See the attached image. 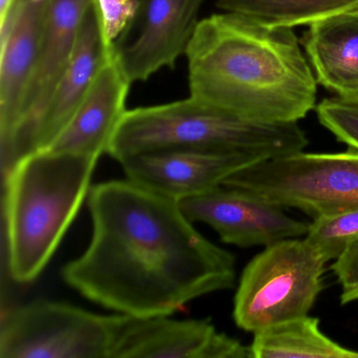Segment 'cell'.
I'll list each match as a JSON object with an SVG mask.
<instances>
[{
    "label": "cell",
    "mask_w": 358,
    "mask_h": 358,
    "mask_svg": "<svg viewBox=\"0 0 358 358\" xmlns=\"http://www.w3.org/2000/svg\"><path fill=\"white\" fill-rule=\"evenodd\" d=\"M87 204L91 242L62 278L93 303L156 317L234 288V255L203 236L179 201L125 179L92 186Z\"/></svg>",
    "instance_id": "1"
},
{
    "label": "cell",
    "mask_w": 358,
    "mask_h": 358,
    "mask_svg": "<svg viewBox=\"0 0 358 358\" xmlns=\"http://www.w3.org/2000/svg\"><path fill=\"white\" fill-rule=\"evenodd\" d=\"M186 57L190 96L238 118L299 122L315 108L317 80L292 29L213 14Z\"/></svg>",
    "instance_id": "2"
},
{
    "label": "cell",
    "mask_w": 358,
    "mask_h": 358,
    "mask_svg": "<svg viewBox=\"0 0 358 358\" xmlns=\"http://www.w3.org/2000/svg\"><path fill=\"white\" fill-rule=\"evenodd\" d=\"M98 157L45 150L24 157L3 177L10 275H41L89 196Z\"/></svg>",
    "instance_id": "3"
},
{
    "label": "cell",
    "mask_w": 358,
    "mask_h": 358,
    "mask_svg": "<svg viewBox=\"0 0 358 358\" xmlns=\"http://www.w3.org/2000/svg\"><path fill=\"white\" fill-rule=\"evenodd\" d=\"M307 136L297 122L245 120L189 98L127 110L106 154L122 162L143 152L194 150L266 159L301 152Z\"/></svg>",
    "instance_id": "4"
},
{
    "label": "cell",
    "mask_w": 358,
    "mask_h": 358,
    "mask_svg": "<svg viewBox=\"0 0 358 358\" xmlns=\"http://www.w3.org/2000/svg\"><path fill=\"white\" fill-rule=\"evenodd\" d=\"M224 186L261 196L276 206L324 217L358 209V150L294 152L266 159L230 176Z\"/></svg>",
    "instance_id": "5"
},
{
    "label": "cell",
    "mask_w": 358,
    "mask_h": 358,
    "mask_svg": "<svg viewBox=\"0 0 358 358\" xmlns=\"http://www.w3.org/2000/svg\"><path fill=\"white\" fill-rule=\"evenodd\" d=\"M327 262L306 240L266 246L245 267L234 296L236 326L255 333L307 316L322 290Z\"/></svg>",
    "instance_id": "6"
},
{
    "label": "cell",
    "mask_w": 358,
    "mask_h": 358,
    "mask_svg": "<svg viewBox=\"0 0 358 358\" xmlns=\"http://www.w3.org/2000/svg\"><path fill=\"white\" fill-rule=\"evenodd\" d=\"M127 315L38 299L1 317V358H110Z\"/></svg>",
    "instance_id": "7"
},
{
    "label": "cell",
    "mask_w": 358,
    "mask_h": 358,
    "mask_svg": "<svg viewBox=\"0 0 358 358\" xmlns=\"http://www.w3.org/2000/svg\"><path fill=\"white\" fill-rule=\"evenodd\" d=\"M206 0H138L124 30L112 43L113 55L131 83L145 81L186 55Z\"/></svg>",
    "instance_id": "8"
},
{
    "label": "cell",
    "mask_w": 358,
    "mask_h": 358,
    "mask_svg": "<svg viewBox=\"0 0 358 358\" xmlns=\"http://www.w3.org/2000/svg\"><path fill=\"white\" fill-rule=\"evenodd\" d=\"M91 3L92 0H51L17 129L11 142L0 150L3 177L18 161L31 155L39 124L74 55L81 22Z\"/></svg>",
    "instance_id": "9"
},
{
    "label": "cell",
    "mask_w": 358,
    "mask_h": 358,
    "mask_svg": "<svg viewBox=\"0 0 358 358\" xmlns=\"http://www.w3.org/2000/svg\"><path fill=\"white\" fill-rule=\"evenodd\" d=\"M179 204L192 223L208 225L224 243L243 248L301 238L309 227V224L289 217L282 207L228 186L183 199Z\"/></svg>",
    "instance_id": "10"
},
{
    "label": "cell",
    "mask_w": 358,
    "mask_h": 358,
    "mask_svg": "<svg viewBox=\"0 0 358 358\" xmlns=\"http://www.w3.org/2000/svg\"><path fill=\"white\" fill-rule=\"evenodd\" d=\"M110 358H253V354L250 345L217 332L210 320L127 315Z\"/></svg>",
    "instance_id": "11"
},
{
    "label": "cell",
    "mask_w": 358,
    "mask_h": 358,
    "mask_svg": "<svg viewBox=\"0 0 358 358\" xmlns=\"http://www.w3.org/2000/svg\"><path fill=\"white\" fill-rule=\"evenodd\" d=\"M266 160L251 154L194 150L143 152L120 163L127 179L177 201L205 194L236 171Z\"/></svg>",
    "instance_id": "12"
},
{
    "label": "cell",
    "mask_w": 358,
    "mask_h": 358,
    "mask_svg": "<svg viewBox=\"0 0 358 358\" xmlns=\"http://www.w3.org/2000/svg\"><path fill=\"white\" fill-rule=\"evenodd\" d=\"M51 0H15L0 22V150L11 142L32 78Z\"/></svg>",
    "instance_id": "13"
},
{
    "label": "cell",
    "mask_w": 358,
    "mask_h": 358,
    "mask_svg": "<svg viewBox=\"0 0 358 358\" xmlns=\"http://www.w3.org/2000/svg\"><path fill=\"white\" fill-rule=\"evenodd\" d=\"M112 56V43L104 32L99 6L97 0H92L81 22L74 55L39 124L31 154L47 150L57 139Z\"/></svg>",
    "instance_id": "14"
},
{
    "label": "cell",
    "mask_w": 358,
    "mask_h": 358,
    "mask_svg": "<svg viewBox=\"0 0 358 358\" xmlns=\"http://www.w3.org/2000/svg\"><path fill=\"white\" fill-rule=\"evenodd\" d=\"M131 85L113 55L98 73L72 120L47 150L100 158L108 152L127 112L125 106Z\"/></svg>",
    "instance_id": "15"
},
{
    "label": "cell",
    "mask_w": 358,
    "mask_h": 358,
    "mask_svg": "<svg viewBox=\"0 0 358 358\" xmlns=\"http://www.w3.org/2000/svg\"><path fill=\"white\" fill-rule=\"evenodd\" d=\"M303 47L318 83L358 98V8L309 24Z\"/></svg>",
    "instance_id": "16"
},
{
    "label": "cell",
    "mask_w": 358,
    "mask_h": 358,
    "mask_svg": "<svg viewBox=\"0 0 358 358\" xmlns=\"http://www.w3.org/2000/svg\"><path fill=\"white\" fill-rule=\"evenodd\" d=\"M253 358H358L324 334L320 320L310 316L273 324L255 333Z\"/></svg>",
    "instance_id": "17"
},
{
    "label": "cell",
    "mask_w": 358,
    "mask_h": 358,
    "mask_svg": "<svg viewBox=\"0 0 358 358\" xmlns=\"http://www.w3.org/2000/svg\"><path fill=\"white\" fill-rule=\"evenodd\" d=\"M220 9L259 24L292 29L358 8V0H215Z\"/></svg>",
    "instance_id": "18"
},
{
    "label": "cell",
    "mask_w": 358,
    "mask_h": 358,
    "mask_svg": "<svg viewBox=\"0 0 358 358\" xmlns=\"http://www.w3.org/2000/svg\"><path fill=\"white\" fill-rule=\"evenodd\" d=\"M306 241L328 263L338 259L358 240V209L314 217L309 224Z\"/></svg>",
    "instance_id": "19"
},
{
    "label": "cell",
    "mask_w": 358,
    "mask_h": 358,
    "mask_svg": "<svg viewBox=\"0 0 358 358\" xmlns=\"http://www.w3.org/2000/svg\"><path fill=\"white\" fill-rule=\"evenodd\" d=\"M322 127L349 148L358 150V98H328L316 106Z\"/></svg>",
    "instance_id": "20"
},
{
    "label": "cell",
    "mask_w": 358,
    "mask_h": 358,
    "mask_svg": "<svg viewBox=\"0 0 358 358\" xmlns=\"http://www.w3.org/2000/svg\"><path fill=\"white\" fill-rule=\"evenodd\" d=\"M331 269L341 287V303L347 305L358 301V240L335 259Z\"/></svg>",
    "instance_id": "21"
},
{
    "label": "cell",
    "mask_w": 358,
    "mask_h": 358,
    "mask_svg": "<svg viewBox=\"0 0 358 358\" xmlns=\"http://www.w3.org/2000/svg\"><path fill=\"white\" fill-rule=\"evenodd\" d=\"M104 32L110 43L124 30L137 9L138 0H97Z\"/></svg>",
    "instance_id": "22"
},
{
    "label": "cell",
    "mask_w": 358,
    "mask_h": 358,
    "mask_svg": "<svg viewBox=\"0 0 358 358\" xmlns=\"http://www.w3.org/2000/svg\"><path fill=\"white\" fill-rule=\"evenodd\" d=\"M15 0H0V22L7 15Z\"/></svg>",
    "instance_id": "23"
}]
</instances>
